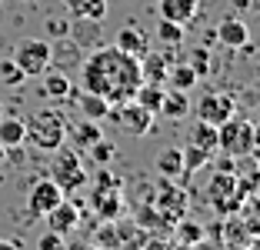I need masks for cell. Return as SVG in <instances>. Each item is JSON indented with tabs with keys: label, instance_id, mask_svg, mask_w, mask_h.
Returning <instances> with one entry per match:
<instances>
[{
	"label": "cell",
	"instance_id": "ab89813d",
	"mask_svg": "<svg viewBox=\"0 0 260 250\" xmlns=\"http://www.w3.org/2000/svg\"><path fill=\"white\" fill-rule=\"evenodd\" d=\"M234 7H237V10H247V7H250V0H234Z\"/></svg>",
	"mask_w": 260,
	"mask_h": 250
},
{
	"label": "cell",
	"instance_id": "603a6c76",
	"mask_svg": "<svg viewBox=\"0 0 260 250\" xmlns=\"http://www.w3.org/2000/svg\"><path fill=\"white\" fill-rule=\"evenodd\" d=\"M164 90H167V87H164V83H140L137 87V93H134V100H137L140 107H144V110H150L153 117L160 114V100H164Z\"/></svg>",
	"mask_w": 260,
	"mask_h": 250
},
{
	"label": "cell",
	"instance_id": "8fae6325",
	"mask_svg": "<svg viewBox=\"0 0 260 250\" xmlns=\"http://www.w3.org/2000/svg\"><path fill=\"white\" fill-rule=\"evenodd\" d=\"M90 207L100 220H117L123 213V187H93Z\"/></svg>",
	"mask_w": 260,
	"mask_h": 250
},
{
	"label": "cell",
	"instance_id": "ba28073f",
	"mask_svg": "<svg viewBox=\"0 0 260 250\" xmlns=\"http://www.w3.org/2000/svg\"><path fill=\"white\" fill-rule=\"evenodd\" d=\"M237 114V100H234V93H223V90H207L204 97L197 100V117L207 123H223L230 120V117Z\"/></svg>",
	"mask_w": 260,
	"mask_h": 250
},
{
	"label": "cell",
	"instance_id": "cb8c5ba5",
	"mask_svg": "<svg viewBox=\"0 0 260 250\" xmlns=\"http://www.w3.org/2000/svg\"><path fill=\"white\" fill-rule=\"evenodd\" d=\"M187 140H190L193 147H204V150L214 153V150H217V127L197 117V123H190V134H187Z\"/></svg>",
	"mask_w": 260,
	"mask_h": 250
},
{
	"label": "cell",
	"instance_id": "4316f807",
	"mask_svg": "<svg viewBox=\"0 0 260 250\" xmlns=\"http://www.w3.org/2000/svg\"><path fill=\"white\" fill-rule=\"evenodd\" d=\"M174 230H177V243L180 247H197V243H204V227H200L197 220H177L174 224Z\"/></svg>",
	"mask_w": 260,
	"mask_h": 250
},
{
	"label": "cell",
	"instance_id": "d4e9b609",
	"mask_svg": "<svg viewBox=\"0 0 260 250\" xmlns=\"http://www.w3.org/2000/svg\"><path fill=\"white\" fill-rule=\"evenodd\" d=\"M77 104H80V114H84L87 120H104V117L110 114V104L104 97H97V93H90V90L77 93Z\"/></svg>",
	"mask_w": 260,
	"mask_h": 250
},
{
	"label": "cell",
	"instance_id": "d6986e66",
	"mask_svg": "<svg viewBox=\"0 0 260 250\" xmlns=\"http://www.w3.org/2000/svg\"><path fill=\"white\" fill-rule=\"evenodd\" d=\"M40 77H44L40 93L50 97V100H63V97H70V90H74V83H70V77L63 74V70H50V67H47Z\"/></svg>",
	"mask_w": 260,
	"mask_h": 250
},
{
	"label": "cell",
	"instance_id": "e575fe53",
	"mask_svg": "<svg viewBox=\"0 0 260 250\" xmlns=\"http://www.w3.org/2000/svg\"><path fill=\"white\" fill-rule=\"evenodd\" d=\"M47 34H54V37H67V34H70V23L60 20V17H54V20H47Z\"/></svg>",
	"mask_w": 260,
	"mask_h": 250
},
{
	"label": "cell",
	"instance_id": "7402d4cb",
	"mask_svg": "<svg viewBox=\"0 0 260 250\" xmlns=\"http://www.w3.org/2000/svg\"><path fill=\"white\" fill-rule=\"evenodd\" d=\"M67 10L80 20H90V23H100L107 17V0H63Z\"/></svg>",
	"mask_w": 260,
	"mask_h": 250
},
{
	"label": "cell",
	"instance_id": "74e56055",
	"mask_svg": "<svg viewBox=\"0 0 260 250\" xmlns=\"http://www.w3.org/2000/svg\"><path fill=\"white\" fill-rule=\"evenodd\" d=\"M0 250H23L20 243H10V240H0Z\"/></svg>",
	"mask_w": 260,
	"mask_h": 250
},
{
	"label": "cell",
	"instance_id": "8992f818",
	"mask_svg": "<svg viewBox=\"0 0 260 250\" xmlns=\"http://www.w3.org/2000/svg\"><path fill=\"white\" fill-rule=\"evenodd\" d=\"M54 60V47L50 40H37V37H27L17 44L14 50V64L23 70V77H40Z\"/></svg>",
	"mask_w": 260,
	"mask_h": 250
},
{
	"label": "cell",
	"instance_id": "4fadbf2b",
	"mask_svg": "<svg viewBox=\"0 0 260 250\" xmlns=\"http://www.w3.org/2000/svg\"><path fill=\"white\" fill-rule=\"evenodd\" d=\"M117 50H123V53H130V57H144L147 50H150V34L144 30V27H137V23H127L120 34H117Z\"/></svg>",
	"mask_w": 260,
	"mask_h": 250
},
{
	"label": "cell",
	"instance_id": "1f68e13d",
	"mask_svg": "<svg viewBox=\"0 0 260 250\" xmlns=\"http://www.w3.org/2000/svg\"><path fill=\"white\" fill-rule=\"evenodd\" d=\"M23 80H27V77H23V70L14 64V57H10V60H0V83H4V87H20Z\"/></svg>",
	"mask_w": 260,
	"mask_h": 250
},
{
	"label": "cell",
	"instance_id": "9c48e42d",
	"mask_svg": "<svg viewBox=\"0 0 260 250\" xmlns=\"http://www.w3.org/2000/svg\"><path fill=\"white\" fill-rule=\"evenodd\" d=\"M153 200H157V204H153V207H157V213L167 220L170 227H174L177 220L187 213V194L177 187L174 180H167V177L160 180V187H157V197H153Z\"/></svg>",
	"mask_w": 260,
	"mask_h": 250
},
{
	"label": "cell",
	"instance_id": "e0dca14e",
	"mask_svg": "<svg viewBox=\"0 0 260 250\" xmlns=\"http://www.w3.org/2000/svg\"><path fill=\"white\" fill-rule=\"evenodd\" d=\"M67 134L74 137L77 150H90L100 137H104V127H100V120H87L84 117V123H67Z\"/></svg>",
	"mask_w": 260,
	"mask_h": 250
},
{
	"label": "cell",
	"instance_id": "52a82bcc",
	"mask_svg": "<svg viewBox=\"0 0 260 250\" xmlns=\"http://www.w3.org/2000/svg\"><path fill=\"white\" fill-rule=\"evenodd\" d=\"M107 117H114V120L120 123V130H127L130 137H147L153 130V114L144 110L137 100H123V104L110 107Z\"/></svg>",
	"mask_w": 260,
	"mask_h": 250
},
{
	"label": "cell",
	"instance_id": "484cf974",
	"mask_svg": "<svg viewBox=\"0 0 260 250\" xmlns=\"http://www.w3.org/2000/svg\"><path fill=\"white\" fill-rule=\"evenodd\" d=\"M197 80H200V77L190 70V64H170V67H167V83H170V87H177V90L190 93Z\"/></svg>",
	"mask_w": 260,
	"mask_h": 250
},
{
	"label": "cell",
	"instance_id": "5bb4252c",
	"mask_svg": "<svg viewBox=\"0 0 260 250\" xmlns=\"http://www.w3.org/2000/svg\"><path fill=\"white\" fill-rule=\"evenodd\" d=\"M47 230H54V234H70V230H77V224H80V207H74L70 200H60V204L54 207V210H47Z\"/></svg>",
	"mask_w": 260,
	"mask_h": 250
},
{
	"label": "cell",
	"instance_id": "277c9868",
	"mask_svg": "<svg viewBox=\"0 0 260 250\" xmlns=\"http://www.w3.org/2000/svg\"><path fill=\"white\" fill-rule=\"evenodd\" d=\"M50 180L63 190V194H74L87 183V174H84V164H80V150L74 147H57L54 150V160H50Z\"/></svg>",
	"mask_w": 260,
	"mask_h": 250
},
{
	"label": "cell",
	"instance_id": "ffe728a7",
	"mask_svg": "<svg viewBox=\"0 0 260 250\" xmlns=\"http://www.w3.org/2000/svg\"><path fill=\"white\" fill-rule=\"evenodd\" d=\"M153 167H157V174L167 177V180L184 177V153H180V147H167V150H160L157 160H153Z\"/></svg>",
	"mask_w": 260,
	"mask_h": 250
},
{
	"label": "cell",
	"instance_id": "f546056e",
	"mask_svg": "<svg viewBox=\"0 0 260 250\" xmlns=\"http://www.w3.org/2000/svg\"><path fill=\"white\" fill-rule=\"evenodd\" d=\"M184 30H187V27H180V23L164 20V17H160V23H157V40L167 44V47H180V44H184Z\"/></svg>",
	"mask_w": 260,
	"mask_h": 250
},
{
	"label": "cell",
	"instance_id": "4dcf8cb0",
	"mask_svg": "<svg viewBox=\"0 0 260 250\" xmlns=\"http://www.w3.org/2000/svg\"><path fill=\"white\" fill-rule=\"evenodd\" d=\"M187 64H190V70H193L197 77H207V74H210V67H214V60H210V50H207L204 44L190 50V60H187Z\"/></svg>",
	"mask_w": 260,
	"mask_h": 250
},
{
	"label": "cell",
	"instance_id": "7a4b0ae2",
	"mask_svg": "<svg viewBox=\"0 0 260 250\" xmlns=\"http://www.w3.org/2000/svg\"><path fill=\"white\" fill-rule=\"evenodd\" d=\"M217 150L227 157H257V127L247 117H230L217 123Z\"/></svg>",
	"mask_w": 260,
	"mask_h": 250
},
{
	"label": "cell",
	"instance_id": "d6a6232c",
	"mask_svg": "<svg viewBox=\"0 0 260 250\" xmlns=\"http://www.w3.org/2000/svg\"><path fill=\"white\" fill-rule=\"evenodd\" d=\"M114 153H117V147L110 144V140H104V137L90 147V157H93V164H97V167H107L110 160H114Z\"/></svg>",
	"mask_w": 260,
	"mask_h": 250
},
{
	"label": "cell",
	"instance_id": "30bf717a",
	"mask_svg": "<svg viewBox=\"0 0 260 250\" xmlns=\"http://www.w3.org/2000/svg\"><path fill=\"white\" fill-rule=\"evenodd\" d=\"M60 200H63V190L57 187L50 177H40L30 187V194H27V210H30V217H44V213L54 210Z\"/></svg>",
	"mask_w": 260,
	"mask_h": 250
},
{
	"label": "cell",
	"instance_id": "60d3db41",
	"mask_svg": "<svg viewBox=\"0 0 260 250\" xmlns=\"http://www.w3.org/2000/svg\"><path fill=\"white\" fill-rule=\"evenodd\" d=\"M4 157H7V150H4V147H0V160H4Z\"/></svg>",
	"mask_w": 260,
	"mask_h": 250
},
{
	"label": "cell",
	"instance_id": "83f0119b",
	"mask_svg": "<svg viewBox=\"0 0 260 250\" xmlns=\"http://www.w3.org/2000/svg\"><path fill=\"white\" fill-rule=\"evenodd\" d=\"M97 243H100V250H120L123 247V227H117L114 220H104L97 227Z\"/></svg>",
	"mask_w": 260,
	"mask_h": 250
},
{
	"label": "cell",
	"instance_id": "3957f363",
	"mask_svg": "<svg viewBox=\"0 0 260 250\" xmlns=\"http://www.w3.org/2000/svg\"><path fill=\"white\" fill-rule=\"evenodd\" d=\"M23 127H27V137H23V140H30L37 150L54 153L57 147L67 140V120H63L60 110H40L30 120H23Z\"/></svg>",
	"mask_w": 260,
	"mask_h": 250
},
{
	"label": "cell",
	"instance_id": "5b68a950",
	"mask_svg": "<svg viewBox=\"0 0 260 250\" xmlns=\"http://www.w3.org/2000/svg\"><path fill=\"white\" fill-rule=\"evenodd\" d=\"M207 200L214 204V210L220 213V217H234V213L240 210V204H244V194L237 190V170L230 174V170H217L214 177H210V183H207Z\"/></svg>",
	"mask_w": 260,
	"mask_h": 250
},
{
	"label": "cell",
	"instance_id": "d590c367",
	"mask_svg": "<svg viewBox=\"0 0 260 250\" xmlns=\"http://www.w3.org/2000/svg\"><path fill=\"white\" fill-rule=\"evenodd\" d=\"M97 187H123V183H120V177L110 174L107 167H100V174H97Z\"/></svg>",
	"mask_w": 260,
	"mask_h": 250
},
{
	"label": "cell",
	"instance_id": "6da1fadb",
	"mask_svg": "<svg viewBox=\"0 0 260 250\" xmlns=\"http://www.w3.org/2000/svg\"><path fill=\"white\" fill-rule=\"evenodd\" d=\"M80 83L84 90L104 97L110 107L123 104V100H134L137 87L144 83L140 77V60L130 57V53L117 50V47H100L80 67Z\"/></svg>",
	"mask_w": 260,
	"mask_h": 250
},
{
	"label": "cell",
	"instance_id": "2e32d148",
	"mask_svg": "<svg viewBox=\"0 0 260 250\" xmlns=\"http://www.w3.org/2000/svg\"><path fill=\"white\" fill-rule=\"evenodd\" d=\"M187 114H190V97H187V90H177V87L164 90L160 117H167V120H184Z\"/></svg>",
	"mask_w": 260,
	"mask_h": 250
},
{
	"label": "cell",
	"instance_id": "9a60e30c",
	"mask_svg": "<svg viewBox=\"0 0 260 250\" xmlns=\"http://www.w3.org/2000/svg\"><path fill=\"white\" fill-rule=\"evenodd\" d=\"M157 10H160L164 20H174V23H180V27H187V23H193V17H197L200 0H157Z\"/></svg>",
	"mask_w": 260,
	"mask_h": 250
},
{
	"label": "cell",
	"instance_id": "8d00e7d4",
	"mask_svg": "<svg viewBox=\"0 0 260 250\" xmlns=\"http://www.w3.org/2000/svg\"><path fill=\"white\" fill-rule=\"evenodd\" d=\"M137 250H174V247H170V243H164V240H140Z\"/></svg>",
	"mask_w": 260,
	"mask_h": 250
},
{
	"label": "cell",
	"instance_id": "7c38bea8",
	"mask_svg": "<svg viewBox=\"0 0 260 250\" xmlns=\"http://www.w3.org/2000/svg\"><path fill=\"white\" fill-rule=\"evenodd\" d=\"M214 37H217V44H220V47H227V50H240L244 44H250V30H247V23L240 20L237 14L223 17V20L217 23Z\"/></svg>",
	"mask_w": 260,
	"mask_h": 250
},
{
	"label": "cell",
	"instance_id": "44dd1931",
	"mask_svg": "<svg viewBox=\"0 0 260 250\" xmlns=\"http://www.w3.org/2000/svg\"><path fill=\"white\" fill-rule=\"evenodd\" d=\"M27 137V127H23L20 117H4L0 114V147L4 150H17Z\"/></svg>",
	"mask_w": 260,
	"mask_h": 250
},
{
	"label": "cell",
	"instance_id": "f1b7e54d",
	"mask_svg": "<svg viewBox=\"0 0 260 250\" xmlns=\"http://www.w3.org/2000/svg\"><path fill=\"white\" fill-rule=\"evenodd\" d=\"M180 153H184V177H190V174H197L200 167L207 164V160L214 157L210 150H204V147H193V144H187V147H180Z\"/></svg>",
	"mask_w": 260,
	"mask_h": 250
},
{
	"label": "cell",
	"instance_id": "ac0fdd59",
	"mask_svg": "<svg viewBox=\"0 0 260 250\" xmlns=\"http://www.w3.org/2000/svg\"><path fill=\"white\" fill-rule=\"evenodd\" d=\"M167 67H170V60L157 50H147L140 57V77L147 83H167Z\"/></svg>",
	"mask_w": 260,
	"mask_h": 250
},
{
	"label": "cell",
	"instance_id": "f35d334b",
	"mask_svg": "<svg viewBox=\"0 0 260 250\" xmlns=\"http://www.w3.org/2000/svg\"><path fill=\"white\" fill-rule=\"evenodd\" d=\"M67 250H87V243H80V240H74V243H67Z\"/></svg>",
	"mask_w": 260,
	"mask_h": 250
},
{
	"label": "cell",
	"instance_id": "836d02e7",
	"mask_svg": "<svg viewBox=\"0 0 260 250\" xmlns=\"http://www.w3.org/2000/svg\"><path fill=\"white\" fill-rule=\"evenodd\" d=\"M37 250H67V240H63V234H54V230H47V234H40Z\"/></svg>",
	"mask_w": 260,
	"mask_h": 250
}]
</instances>
